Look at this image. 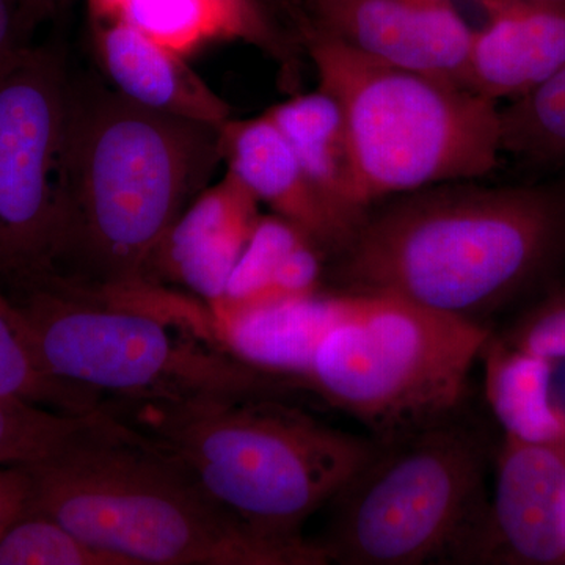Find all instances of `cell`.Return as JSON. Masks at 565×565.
I'll list each match as a JSON object with an SVG mask.
<instances>
[{"label":"cell","mask_w":565,"mask_h":565,"mask_svg":"<svg viewBox=\"0 0 565 565\" xmlns=\"http://www.w3.org/2000/svg\"><path fill=\"white\" fill-rule=\"evenodd\" d=\"M564 247L555 193L448 182L374 204L326 289L403 297L494 332Z\"/></svg>","instance_id":"6da1fadb"},{"label":"cell","mask_w":565,"mask_h":565,"mask_svg":"<svg viewBox=\"0 0 565 565\" xmlns=\"http://www.w3.org/2000/svg\"><path fill=\"white\" fill-rule=\"evenodd\" d=\"M221 162L217 128L73 79L51 273L93 289L154 282L159 244Z\"/></svg>","instance_id":"7a4b0ae2"},{"label":"cell","mask_w":565,"mask_h":565,"mask_svg":"<svg viewBox=\"0 0 565 565\" xmlns=\"http://www.w3.org/2000/svg\"><path fill=\"white\" fill-rule=\"evenodd\" d=\"M99 408L173 460L223 512L253 533L302 541L377 448L316 418L292 396L199 394L104 399Z\"/></svg>","instance_id":"3957f363"},{"label":"cell","mask_w":565,"mask_h":565,"mask_svg":"<svg viewBox=\"0 0 565 565\" xmlns=\"http://www.w3.org/2000/svg\"><path fill=\"white\" fill-rule=\"evenodd\" d=\"M6 292L47 373L99 401L305 390L234 355L211 308L170 286L93 289L46 273Z\"/></svg>","instance_id":"277c9868"},{"label":"cell","mask_w":565,"mask_h":565,"mask_svg":"<svg viewBox=\"0 0 565 565\" xmlns=\"http://www.w3.org/2000/svg\"><path fill=\"white\" fill-rule=\"evenodd\" d=\"M24 468L32 484L25 511L51 516L126 565L329 564L318 541H278L241 525L173 460L109 415Z\"/></svg>","instance_id":"5b68a950"},{"label":"cell","mask_w":565,"mask_h":565,"mask_svg":"<svg viewBox=\"0 0 565 565\" xmlns=\"http://www.w3.org/2000/svg\"><path fill=\"white\" fill-rule=\"evenodd\" d=\"M498 446L467 403L444 418L377 441L330 501L319 545L329 564L460 563L484 522Z\"/></svg>","instance_id":"8992f818"},{"label":"cell","mask_w":565,"mask_h":565,"mask_svg":"<svg viewBox=\"0 0 565 565\" xmlns=\"http://www.w3.org/2000/svg\"><path fill=\"white\" fill-rule=\"evenodd\" d=\"M302 44L319 87L343 110L364 202L492 173L498 104L456 82L397 68L311 28Z\"/></svg>","instance_id":"52a82bcc"},{"label":"cell","mask_w":565,"mask_h":565,"mask_svg":"<svg viewBox=\"0 0 565 565\" xmlns=\"http://www.w3.org/2000/svg\"><path fill=\"white\" fill-rule=\"evenodd\" d=\"M351 294L348 315L316 353L310 392L363 424L375 441L467 403L471 371L492 330L403 297Z\"/></svg>","instance_id":"ba28073f"},{"label":"cell","mask_w":565,"mask_h":565,"mask_svg":"<svg viewBox=\"0 0 565 565\" xmlns=\"http://www.w3.org/2000/svg\"><path fill=\"white\" fill-rule=\"evenodd\" d=\"M71 90L65 55L32 44L0 68V281L51 273Z\"/></svg>","instance_id":"9c48e42d"},{"label":"cell","mask_w":565,"mask_h":565,"mask_svg":"<svg viewBox=\"0 0 565 565\" xmlns=\"http://www.w3.org/2000/svg\"><path fill=\"white\" fill-rule=\"evenodd\" d=\"M484 522L460 563H565V444L504 435Z\"/></svg>","instance_id":"30bf717a"},{"label":"cell","mask_w":565,"mask_h":565,"mask_svg":"<svg viewBox=\"0 0 565 565\" xmlns=\"http://www.w3.org/2000/svg\"><path fill=\"white\" fill-rule=\"evenodd\" d=\"M311 28L367 57L462 85L473 29L452 0H307Z\"/></svg>","instance_id":"8fae6325"},{"label":"cell","mask_w":565,"mask_h":565,"mask_svg":"<svg viewBox=\"0 0 565 565\" xmlns=\"http://www.w3.org/2000/svg\"><path fill=\"white\" fill-rule=\"evenodd\" d=\"M259 202L226 172L185 207L159 244L151 280L214 307L259 218Z\"/></svg>","instance_id":"7c38bea8"},{"label":"cell","mask_w":565,"mask_h":565,"mask_svg":"<svg viewBox=\"0 0 565 565\" xmlns=\"http://www.w3.org/2000/svg\"><path fill=\"white\" fill-rule=\"evenodd\" d=\"M463 87L490 102L522 98L565 65V6L541 0H478Z\"/></svg>","instance_id":"4fadbf2b"},{"label":"cell","mask_w":565,"mask_h":565,"mask_svg":"<svg viewBox=\"0 0 565 565\" xmlns=\"http://www.w3.org/2000/svg\"><path fill=\"white\" fill-rule=\"evenodd\" d=\"M218 145L226 172L274 214L302 230L327 262L343 250L348 232L319 199L291 143L266 111L247 120L230 118L218 129Z\"/></svg>","instance_id":"5bb4252c"},{"label":"cell","mask_w":565,"mask_h":565,"mask_svg":"<svg viewBox=\"0 0 565 565\" xmlns=\"http://www.w3.org/2000/svg\"><path fill=\"white\" fill-rule=\"evenodd\" d=\"M99 65L122 98L159 111L221 129L232 118L228 104L174 54L125 18L93 21Z\"/></svg>","instance_id":"9a60e30c"},{"label":"cell","mask_w":565,"mask_h":565,"mask_svg":"<svg viewBox=\"0 0 565 565\" xmlns=\"http://www.w3.org/2000/svg\"><path fill=\"white\" fill-rule=\"evenodd\" d=\"M351 303V292L322 289L248 308L218 321L217 329L230 351L245 363L307 388L316 353Z\"/></svg>","instance_id":"2e32d148"},{"label":"cell","mask_w":565,"mask_h":565,"mask_svg":"<svg viewBox=\"0 0 565 565\" xmlns=\"http://www.w3.org/2000/svg\"><path fill=\"white\" fill-rule=\"evenodd\" d=\"M266 114L285 134L308 181L351 239L371 207L360 189L340 104L318 87L270 107Z\"/></svg>","instance_id":"e0dca14e"},{"label":"cell","mask_w":565,"mask_h":565,"mask_svg":"<svg viewBox=\"0 0 565 565\" xmlns=\"http://www.w3.org/2000/svg\"><path fill=\"white\" fill-rule=\"evenodd\" d=\"M481 359L487 403L504 435L527 444H565L550 399L548 360L511 348L493 333Z\"/></svg>","instance_id":"ac0fdd59"},{"label":"cell","mask_w":565,"mask_h":565,"mask_svg":"<svg viewBox=\"0 0 565 565\" xmlns=\"http://www.w3.org/2000/svg\"><path fill=\"white\" fill-rule=\"evenodd\" d=\"M0 397L85 415L98 411L99 397L47 373L33 348L28 327L0 281Z\"/></svg>","instance_id":"d6986e66"},{"label":"cell","mask_w":565,"mask_h":565,"mask_svg":"<svg viewBox=\"0 0 565 565\" xmlns=\"http://www.w3.org/2000/svg\"><path fill=\"white\" fill-rule=\"evenodd\" d=\"M102 408L76 415L0 397V467H31L106 423Z\"/></svg>","instance_id":"ffe728a7"},{"label":"cell","mask_w":565,"mask_h":565,"mask_svg":"<svg viewBox=\"0 0 565 565\" xmlns=\"http://www.w3.org/2000/svg\"><path fill=\"white\" fill-rule=\"evenodd\" d=\"M305 239L310 237L280 215H259L222 299L211 307L215 323L248 308L269 303L278 267Z\"/></svg>","instance_id":"44dd1931"},{"label":"cell","mask_w":565,"mask_h":565,"mask_svg":"<svg viewBox=\"0 0 565 565\" xmlns=\"http://www.w3.org/2000/svg\"><path fill=\"white\" fill-rule=\"evenodd\" d=\"M501 148L531 161H565V65L500 109Z\"/></svg>","instance_id":"7402d4cb"},{"label":"cell","mask_w":565,"mask_h":565,"mask_svg":"<svg viewBox=\"0 0 565 565\" xmlns=\"http://www.w3.org/2000/svg\"><path fill=\"white\" fill-rule=\"evenodd\" d=\"M121 18L167 50L189 58L232 33L204 0H126Z\"/></svg>","instance_id":"603a6c76"},{"label":"cell","mask_w":565,"mask_h":565,"mask_svg":"<svg viewBox=\"0 0 565 565\" xmlns=\"http://www.w3.org/2000/svg\"><path fill=\"white\" fill-rule=\"evenodd\" d=\"M0 565L126 564L82 541L51 516L25 511L0 534Z\"/></svg>","instance_id":"cb8c5ba5"},{"label":"cell","mask_w":565,"mask_h":565,"mask_svg":"<svg viewBox=\"0 0 565 565\" xmlns=\"http://www.w3.org/2000/svg\"><path fill=\"white\" fill-rule=\"evenodd\" d=\"M221 14L228 25L232 39L245 41L269 54L274 61L281 63V68L292 84L297 73V52L292 41L286 39L269 10L262 0H204Z\"/></svg>","instance_id":"d4e9b609"},{"label":"cell","mask_w":565,"mask_h":565,"mask_svg":"<svg viewBox=\"0 0 565 565\" xmlns=\"http://www.w3.org/2000/svg\"><path fill=\"white\" fill-rule=\"evenodd\" d=\"M493 334L511 348L548 362L565 359V289Z\"/></svg>","instance_id":"484cf974"},{"label":"cell","mask_w":565,"mask_h":565,"mask_svg":"<svg viewBox=\"0 0 565 565\" xmlns=\"http://www.w3.org/2000/svg\"><path fill=\"white\" fill-rule=\"evenodd\" d=\"M36 25L22 0H0V68L32 46Z\"/></svg>","instance_id":"4316f807"},{"label":"cell","mask_w":565,"mask_h":565,"mask_svg":"<svg viewBox=\"0 0 565 565\" xmlns=\"http://www.w3.org/2000/svg\"><path fill=\"white\" fill-rule=\"evenodd\" d=\"M31 487L24 467H0V534L29 508Z\"/></svg>","instance_id":"83f0119b"},{"label":"cell","mask_w":565,"mask_h":565,"mask_svg":"<svg viewBox=\"0 0 565 565\" xmlns=\"http://www.w3.org/2000/svg\"><path fill=\"white\" fill-rule=\"evenodd\" d=\"M264 7L273 14L274 20L288 22L302 41L305 32L311 28L310 14L302 0H262Z\"/></svg>","instance_id":"f1b7e54d"},{"label":"cell","mask_w":565,"mask_h":565,"mask_svg":"<svg viewBox=\"0 0 565 565\" xmlns=\"http://www.w3.org/2000/svg\"><path fill=\"white\" fill-rule=\"evenodd\" d=\"M550 364H552L550 399H552L553 411L565 430V359L552 360Z\"/></svg>","instance_id":"f546056e"},{"label":"cell","mask_w":565,"mask_h":565,"mask_svg":"<svg viewBox=\"0 0 565 565\" xmlns=\"http://www.w3.org/2000/svg\"><path fill=\"white\" fill-rule=\"evenodd\" d=\"M126 0H88L93 21H109L121 18Z\"/></svg>","instance_id":"4dcf8cb0"},{"label":"cell","mask_w":565,"mask_h":565,"mask_svg":"<svg viewBox=\"0 0 565 565\" xmlns=\"http://www.w3.org/2000/svg\"><path fill=\"white\" fill-rule=\"evenodd\" d=\"M36 24L54 14L58 0H22Z\"/></svg>","instance_id":"1f68e13d"},{"label":"cell","mask_w":565,"mask_h":565,"mask_svg":"<svg viewBox=\"0 0 565 565\" xmlns=\"http://www.w3.org/2000/svg\"><path fill=\"white\" fill-rule=\"evenodd\" d=\"M541 2L561 3V6H565V0H541Z\"/></svg>","instance_id":"d6a6232c"}]
</instances>
